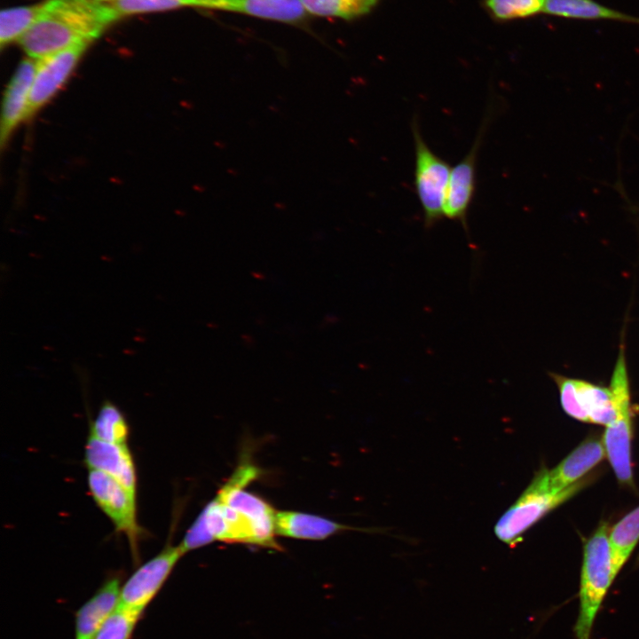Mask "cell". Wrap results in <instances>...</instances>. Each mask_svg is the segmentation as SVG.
<instances>
[{"label": "cell", "instance_id": "277c9868", "mask_svg": "<svg viewBox=\"0 0 639 639\" xmlns=\"http://www.w3.org/2000/svg\"><path fill=\"white\" fill-rule=\"evenodd\" d=\"M414 146V185L422 209L425 228H431L443 218L444 204L452 168L436 154L423 139L419 122H412Z\"/></svg>", "mask_w": 639, "mask_h": 639}, {"label": "cell", "instance_id": "484cf974", "mask_svg": "<svg viewBox=\"0 0 639 639\" xmlns=\"http://www.w3.org/2000/svg\"><path fill=\"white\" fill-rule=\"evenodd\" d=\"M560 387L561 403L564 411L572 417L586 422L576 397V380L556 377Z\"/></svg>", "mask_w": 639, "mask_h": 639}, {"label": "cell", "instance_id": "4316f807", "mask_svg": "<svg viewBox=\"0 0 639 639\" xmlns=\"http://www.w3.org/2000/svg\"><path fill=\"white\" fill-rule=\"evenodd\" d=\"M97 1H99V2H103V1H110V2H114V1H116V0H97Z\"/></svg>", "mask_w": 639, "mask_h": 639}, {"label": "cell", "instance_id": "30bf717a", "mask_svg": "<svg viewBox=\"0 0 639 639\" xmlns=\"http://www.w3.org/2000/svg\"><path fill=\"white\" fill-rule=\"evenodd\" d=\"M89 43H78L36 59L30 91L28 117L44 105L61 88L75 67Z\"/></svg>", "mask_w": 639, "mask_h": 639}, {"label": "cell", "instance_id": "e0dca14e", "mask_svg": "<svg viewBox=\"0 0 639 639\" xmlns=\"http://www.w3.org/2000/svg\"><path fill=\"white\" fill-rule=\"evenodd\" d=\"M544 13L575 20H610L639 25V17L614 10L595 0H546Z\"/></svg>", "mask_w": 639, "mask_h": 639}, {"label": "cell", "instance_id": "5b68a950", "mask_svg": "<svg viewBox=\"0 0 639 639\" xmlns=\"http://www.w3.org/2000/svg\"><path fill=\"white\" fill-rule=\"evenodd\" d=\"M589 482V477H583L563 490L551 492L532 481L519 498L501 517L494 526L495 535L502 542L514 547L532 525L578 493Z\"/></svg>", "mask_w": 639, "mask_h": 639}, {"label": "cell", "instance_id": "9a60e30c", "mask_svg": "<svg viewBox=\"0 0 639 639\" xmlns=\"http://www.w3.org/2000/svg\"><path fill=\"white\" fill-rule=\"evenodd\" d=\"M349 527L335 521L307 513L277 511V535L301 540H324Z\"/></svg>", "mask_w": 639, "mask_h": 639}, {"label": "cell", "instance_id": "9c48e42d", "mask_svg": "<svg viewBox=\"0 0 639 639\" xmlns=\"http://www.w3.org/2000/svg\"><path fill=\"white\" fill-rule=\"evenodd\" d=\"M492 108L485 116L473 145L467 154L452 169L446 191L444 216L460 222L467 229V216L477 186V161L483 138L491 121Z\"/></svg>", "mask_w": 639, "mask_h": 639}, {"label": "cell", "instance_id": "44dd1931", "mask_svg": "<svg viewBox=\"0 0 639 639\" xmlns=\"http://www.w3.org/2000/svg\"><path fill=\"white\" fill-rule=\"evenodd\" d=\"M308 14L351 20L371 12L380 0H300Z\"/></svg>", "mask_w": 639, "mask_h": 639}, {"label": "cell", "instance_id": "8fae6325", "mask_svg": "<svg viewBox=\"0 0 639 639\" xmlns=\"http://www.w3.org/2000/svg\"><path fill=\"white\" fill-rule=\"evenodd\" d=\"M605 456L603 440L597 438H587L555 468L540 470L532 482L548 491L563 490L583 478Z\"/></svg>", "mask_w": 639, "mask_h": 639}, {"label": "cell", "instance_id": "5bb4252c", "mask_svg": "<svg viewBox=\"0 0 639 639\" xmlns=\"http://www.w3.org/2000/svg\"><path fill=\"white\" fill-rule=\"evenodd\" d=\"M36 59H26L17 68L4 99L1 142L4 144L13 128L28 117L30 91L36 73Z\"/></svg>", "mask_w": 639, "mask_h": 639}, {"label": "cell", "instance_id": "4fadbf2b", "mask_svg": "<svg viewBox=\"0 0 639 639\" xmlns=\"http://www.w3.org/2000/svg\"><path fill=\"white\" fill-rule=\"evenodd\" d=\"M119 577H111L86 601L75 614V639H93L120 602Z\"/></svg>", "mask_w": 639, "mask_h": 639}, {"label": "cell", "instance_id": "ac0fdd59", "mask_svg": "<svg viewBox=\"0 0 639 639\" xmlns=\"http://www.w3.org/2000/svg\"><path fill=\"white\" fill-rule=\"evenodd\" d=\"M576 397L586 422L607 426L616 419L617 409L611 390L576 380Z\"/></svg>", "mask_w": 639, "mask_h": 639}, {"label": "cell", "instance_id": "3957f363", "mask_svg": "<svg viewBox=\"0 0 639 639\" xmlns=\"http://www.w3.org/2000/svg\"><path fill=\"white\" fill-rule=\"evenodd\" d=\"M610 527L603 523L584 545L580 587V608L574 633L577 639H590L602 602L618 575L609 539Z\"/></svg>", "mask_w": 639, "mask_h": 639}, {"label": "cell", "instance_id": "2e32d148", "mask_svg": "<svg viewBox=\"0 0 639 639\" xmlns=\"http://www.w3.org/2000/svg\"><path fill=\"white\" fill-rule=\"evenodd\" d=\"M229 12L289 24L308 16L300 0H230Z\"/></svg>", "mask_w": 639, "mask_h": 639}, {"label": "cell", "instance_id": "7c38bea8", "mask_svg": "<svg viewBox=\"0 0 639 639\" xmlns=\"http://www.w3.org/2000/svg\"><path fill=\"white\" fill-rule=\"evenodd\" d=\"M84 462L89 469L108 474L136 495V467L128 445L105 442L90 434L84 449Z\"/></svg>", "mask_w": 639, "mask_h": 639}, {"label": "cell", "instance_id": "6da1fadb", "mask_svg": "<svg viewBox=\"0 0 639 639\" xmlns=\"http://www.w3.org/2000/svg\"><path fill=\"white\" fill-rule=\"evenodd\" d=\"M110 4L97 0H45L33 26L18 40L39 59L78 43H91L121 18Z\"/></svg>", "mask_w": 639, "mask_h": 639}, {"label": "cell", "instance_id": "603a6c76", "mask_svg": "<svg viewBox=\"0 0 639 639\" xmlns=\"http://www.w3.org/2000/svg\"><path fill=\"white\" fill-rule=\"evenodd\" d=\"M110 4L123 16L184 7L219 11L221 0H116Z\"/></svg>", "mask_w": 639, "mask_h": 639}, {"label": "cell", "instance_id": "ffe728a7", "mask_svg": "<svg viewBox=\"0 0 639 639\" xmlns=\"http://www.w3.org/2000/svg\"><path fill=\"white\" fill-rule=\"evenodd\" d=\"M90 434L105 442L128 445L129 425L122 411L111 401L105 400L91 422Z\"/></svg>", "mask_w": 639, "mask_h": 639}, {"label": "cell", "instance_id": "d6986e66", "mask_svg": "<svg viewBox=\"0 0 639 639\" xmlns=\"http://www.w3.org/2000/svg\"><path fill=\"white\" fill-rule=\"evenodd\" d=\"M613 565L619 573L639 541V506L610 528Z\"/></svg>", "mask_w": 639, "mask_h": 639}, {"label": "cell", "instance_id": "7402d4cb", "mask_svg": "<svg viewBox=\"0 0 639 639\" xmlns=\"http://www.w3.org/2000/svg\"><path fill=\"white\" fill-rule=\"evenodd\" d=\"M43 2L4 9L0 14L1 48L17 41L33 26L37 20Z\"/></svg>", "mask_w": 639, "mask_h": 639}, {"label": "cell", "instance_id": "52a82bcc", "mask_svg": "<svg viewBox=\"0 0 639 639\" xmlns=\"http://www.w3.org/2000/svg\"><path fill=\"white\" fill-rule=\"evenodd\" d=\"M88 486L93 501L113 523L115 531L123 533L135 558L142 529L137 520L136 495L113 477L89 469Z\"/></svg>", "mask_w": 639, "mask_h": 639}, {"label": "cell", "instance_id": "d4e9b609", "mask_svg": "<svg viewBox=\"0 0 639 639\" xmlns=\"http://www.w3.org/2000/svg\"><path fill=\"white\" fill-rule=\"evenodd\" d=\"M139 619L118 605L93 639H130Z\"/></svg>", "mask_w": 639, "mask_h": 639}, {"label": "cell", "instance_id": "8992f818", "mask_svg": "<svg viewBox=\"0 0 639 639\" xmlns=\"http://www.w3.org/2000/svg\"><path fill=\"white\" fill-rule=\"evenodd\" d=\"M610 390L613 395L617 416L611 423L606 426L603 442L606 456L619 482L632 486L630 398L622 351L613 372Z\"/></svg>", "mask_w": 639, "mask_h": 639}, {"label": "cell", "instance_id": "ba28073f", "mask_svg": "<svg viewBox=\"0 0 639 639\" xmlns=\"http://www.w3.org/2000/svg\"><path fill=\"white\" fill-rule=\"evenodd\" d=\"M182 556L179 546L169 545L139 566L121 587L119 606L141 617Z\"/></svg>", "mask_w": 639, "mask_h": 639}, {"label": "cell", "instance_id": "cb8c5ba5", "mask_svg": "<svg viewBox=\"0 0 639 639\" xmlns=\"http://www.w3.org/2000/svg\"><path fill=\"white\" fill-rule=\"evenodd\" d=\"M546 0H484L489 14L499 21L525 19L543 12Z\"/></svg>", "mask_w": 639, "mask_h": 639}, {"label": "cell", "instance_id": "7a4b0ae2", "mask_svg": "<svg viewBox=\"0 0 639 639\" xmlns=\"http://www.w3.org/2000/svg\"><path fill=\"white\" fill-rule=\"evenodd\" d=\"M275 527L262 524L216 498L210 501L182 540L189 551L214 540L241 542L280 548L275 540Z\"/></svg>", "mask_w": 639, "mask_h": 639}]
</instances>
